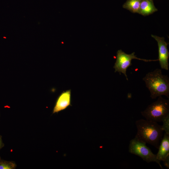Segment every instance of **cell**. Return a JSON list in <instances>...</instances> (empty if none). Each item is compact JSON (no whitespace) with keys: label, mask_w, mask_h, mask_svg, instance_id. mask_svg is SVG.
Here are the masks:
<instances>
[{"label":"cell","mask_w":169,"mask_h":169,"mask_svg":"<svg viewBox=\"0 0 169 169\" xmlns=\"http://www.w3.org/2000/svg\"><path fill=\"white\" fill-rule=\"evenodd\" d=\"M150 93V97L155 99L162 95L169 98V78L162 74L161 70L156 69L147 73L143 78Z\"/></svg>","instance_id":"obj_2"},{"label":"cell","mask_w":169,"mask_h":169,"mask_svg":"<svg viewBox=\"0 0 169 169\" xmlns=\"http://www.w3.org/2000/svg\"><path fill=\"white\" fill-rule=\"evenodd\" d=\"M4 146V144L3 143L2 136L0 135V150Z\"/></svg>","instance_id":"obj_13"},{"label":"cell","mask_w":169,"mask_h":169,"mask_svg":"<svg viewBox=\"0 0 169 169\" xmlns=\"http://www.w3.org/2000/svg\"><path fill=\"white\" fill-rule=\"evenodd\" d=\"M137 129L135 137L158 149L164 130L157 122L140 119L136 121Z\"/></svg>","instance_id":"obj_1"},{"label":"cell","mask_w":169,"mask_h":169,"mask_svg":"<svg viewBox=\"0 0 169 169\" xmlns=\"http://www.w3.org/2000/svg\"><path fill=\"white\" fill-rule=\"evenodd\" d=\"M146 144L145 142L135 137L130 141L129 152L138 156L147 163L155 162L159 165L161 168L163 169L160 161L156 159V154L153 153Z\"/></svg>","instance_id":"obj_4"},{"label":"cell","mask_w":169,"mask_h":169,"mask_svg":"<svg viewBox=\"0 0 169 169\" xmlns=\"http://www.w3.org/2000/svg\"><path fill=\"white\" fill-rule=\"evenodd\" d=\"M71 90L63 91L58 97L53 110V114L58 113L63 110L69 106H71Z\"/></svg>","instance_id":"obj_8"},{"label":"cell","mask_w":169,"mask_h":169,"mask_svg":"<svg viewBox=\"0 0 169 169\" xmlns=\"http://www.w3.org/2000/svg\"><path fill=\"white\" fill-rule=\"evenodd\" d=\"M141 0H127L123 8L133 13H138Z\"/></svg>","instance_id":"obj_10"},{"label":"cell","mask_w":169,"mask_h":169,"mask_svg":"<svg viewBox=\"0 0 169 169\" xmlns=\"http://www.w3.org/2000/svg\"><path fill=\"white\" fill-rule=\"evenodd\" d=\"M157 41L158 48V61L161 68L168 70L169 69L168 59L169 52L167 48L168 44L165 41L163 37L151 35Z\"/></svg>","instance_id":"obj_6"},{"label":"cell","mask_w":169,"mask_h":169,"mask_svg":"<svg viewBox=\"0 0 169 169\" xmlns=\"http://www.w3.org/2000/svg\"><path fill=\"white\" fill-rule=\"evenodd\" d=\"M158 151L156 154L157 160L163 161L166 167L169 168V134L165 133L161 140Z\"/></svg>","instance_id":"obj_7"},{"label":"cell","mask_w":169,"mask_h":169,"mask_svg":"<svg viewBox=\"0 0 169 169\" xmlns=\"http://www.w3.org/2000/svg\"><path fill=\"white\" fill-rule=\"evenodd\" d=\"M16 166L17 165L14 161H5L0 157V169H14Z\"/></svg>","instance_id":"obj_11"},{"label":"cell","mask_w":169,"mask_h":169,"mask_svg":"<svg viewBox=\"0 0 169 169\" xmlns=\"http://www.w3.org/2000/svg\"><path fill=\"white\" fill-rule=\"evenodd\" d=\"M162 122H163L162 126L164 131L169 134V114L164 118Z\"/></svg>","instance_id":"obj_12"},{"label":"cell","mask_w":169,"mask_h":169,"mask_svg":"<svg viewBox=\"0 0 169 169\" xmlns=\"http://www.w3.org/2000/svg\"><path fill=\"white\" fill-rule=\"evenodd\" d=\"M141 112L146 120L155 122H162L169 114V100L160 96Z\"/></svg>","instance_id":"obj_3"},{"label":"cell","mask_w":169,"mask_h":169,"mask_svg":"<svg viewBox=\"0 0 169 169\" xmlns=\"http://www.w3.org/2000/svg\"><path fill=\"white\" fill-rule=\"evenodd\" d=\"M157 11L154 6L153 0H141L138 13L146 16Z\"/></svg>","instance_id":"obj_9"},{"label":"cell","mask_w":169,"mask_h":169,"mask_svg":"<svg viewBox=\"0 0 169 169\" xmlns=\"http://www.w3.org/2000/svg\"><path fill=\"white\" fill-rule=\"evenodd\" d=\"M133 59H137L142 60L146 62L158 61L157 59H146L137 58L133 52L130 54L125 53L121 49L118 50L117 52L116 60L113 66L115 69V72H118L120 74H123L127 80L128 78L126 74L127 69L132 65L131 60Z\"/></svg>","instance_id":"obj_5"}]
</instances>
